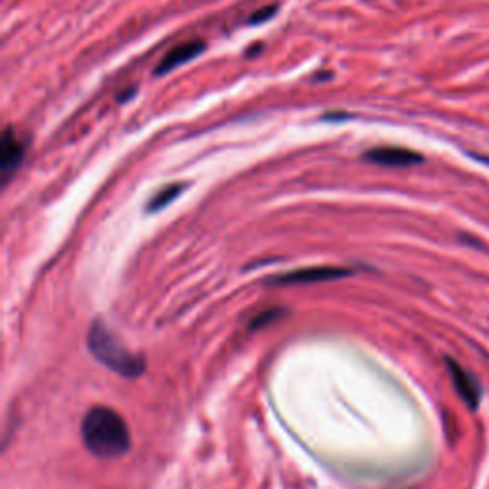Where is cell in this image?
Wrapping results in <instances>:
<instances>
[{"label": "cell", "instance_id": "obj_9", "mask_svg": "<svg viewBox=\"0 0 489 489\" xmlns=\"http://www.w3.org/2000/svg\"><path fill=\"white\" fill-rule=\"evenodd\" d=\"M281 315H285V310H279V308H272V310H266V312L259 313L251 323V331H256V329H262V327L270 325L273 321H278Z\"/></svg>", "mask_w": 489, "mask_h": 489}, {"label": "cell", "instance_id": "obj_5", "mask_svg": "<svg viewBox=\"0 0 489 489\" xmlns=\"http://www.w3.org/2000/svg\"><path fill=\"white\" fill-rule=\"evenodd\" d=\"M363 157L369 163L382 164V167H413L424 161L421 153L405 148H374L367 151Z\"/></svg>", "mask_w": 489, "mask_h": 489}, {"label": "cell", "instance_id": "obj_7", "mask_svg": "<svg viewBox=\"0 0 489 489\" xmlns=\"http://www.w3.org/2000/svg\"><path fill=\"white\" fill-rule=\"evenodd\" d=\"M21 159H23V145L14 136V132L8 129L0 143V169L4 178H10V174L20 167Z\"/></svg>", "mask_w": 489, "mask_h": 489}, {"label": "cell", "instance_id": "obj_3", "mask_svg": "<svg viewBox=\"0 0 489 489\" xmlns=\"http://www.w3.org/2000/svg\"><path fill=\"white\" fill-rule=\"evenodd\" d=\"M352 270L346 268H334V266H313V268H302L296 272L283 273L278 278L270 279L273 285H306V283H321L352 275Z\"/></svg>", "mask_w": 489, "mask_h": 489}, {"label": "cell", "instance_id": "obj_1", "mask_svg": "<svg viewBox=\"0 0 489 489\" xmlns=\"http://www.w3.org/2000/svg\"><path fill=\"white\" fill-rule=\"evenodd\" d=\"M82 442L98 459H117L129 453L130 432L121 415L109 408H92L81 424Z\"/></svg>", "mask_w": 489, "mask_h": 489}, {"label": "cell", "instance_id": "obj_10", "mask_svg": "<svg viewBox=\"0 0 489 489\" xmlns=\"http://www.w3.org/2000/svg\"><path fill=\"white\" fill-rule=\"evenodd\" d=\"M278 12V6H266V8H262V10H259L256 14L254 15H251V20H249V23L251 25H256V23H262V21H266V20H270L273 14Z\"/></svg>", "mask_w": 489, "mask_h": 489}, {"label": "cell", "instance_id": "obj_6", "mask_svg": "<svg viewBox=\"0 0 489 489\" xmlns=\"http://www.w3.org/2000/svg\"><path fill=\"white\" fill-rule=\"evenodd\" d=\"M204 48H207V44H204L203 41H199V39L183 42V44H178V46H174L170 50L169 54L164 56L163 60L159 61L155 73L157 75H167V73L174 71V69L183 65V63L195 60V58L203 52Z\"/></svg>", "mask_w": 489, "mask_h": 489}, {"label": "cell", "instance_id": "obj_4", "mask_svg": "<svg viewBox=\"0 0 489 489\" xmlns=\"http://www.w3.org/2000/svg\"><path fill=\"white\" fill-rule=\"evenodd\" d=\"M445 363H448V371L449 374H451V381H453L457 394L461 396L462 401H464L472 411L478 409L480 401H482V386H480V382L476 381L474 374L470 373V371H467L464 367L459 365L455 360L448 358Z\"/></svg>", "mask_w": 489, "mask_h": 489}, {"label": "cell", "instance_id": "obj_2", "mask_svg": "<svg viewBox=\"0 0 489 489\" xmlns=\"http://www.w3.org/2000/svg\"><path fill=\"white\" fill-rule=\"evenodd\" d=\"M89 350L96 360L102 365L111 369L113 373L126 377V379H136L143 373V360L136 353H132L129 348H124L115 339V334L109 331L107 327L96 321L89 331Z\"/></svg>", "mask_w": 489, "mask_h": 489}, {"label": "cell", "instance_id": "obj_8", "mask_svg": "<svg viewBox=\"0 0 489 489\" xmlns=\"http://www.w3.org/2000/svg\"><path fill=\"white\" fill-rule=\"evenodd\" d=\"M182 190H183L182 183H172V185L163 188V190L159 191L155 197L151 199L150 203H148V211L157 212V211H161V209H164V207H169V203H172V201L182 193Z\"/></svg>", "mask_w": 489, "mask_h": 489}]
</instances>
